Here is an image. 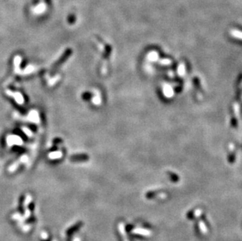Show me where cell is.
Here are the masks:
<instances>
[{"mask_svg":"<svg viewBox=\"0 0 242 241\" xmlns=\"http://www.w3.org/2000/svg\"><path fill=\"white\" fill-rule=\"evenodd\" d=\"M132 232L133 234H138V235L144 236V237H149L151 234V232L150 230H147V229H140V228L134 229Z\"/></svg>","mask_w":242,"mask_h":241,"instance_id":"cell-1","label":"cell"},{"mask_svg":"<svg viewBox=\"0 0 242 241\" xmlns=\"http://www.w3.org/2000/svg\"><path fill=\"white\" fill-rule=\"evenodd\" d=\"M88 155L86 154H75L71 157V161H82V160H88Z\"/></svg>","mask_w":242,"mask_h":241,"instance_id":"cell-2","label":"cell"},{"mask_svg":"<svg viewBox=\"0 0 242 241\" xmlns=\"http://www.w3.org/2000/svg\"><path fill=\"white\" fill-rule=\"evenodd\" d=\"M70 54H71V50H70V49H69V50L66 51V53H64V54H63V57H61L60 59L59 60L57 61V62L55 63V64H54V66L53 67V68H57V67H59V66L61 64V63H63V62H64V61H65L67 59V57H69Z\"/></svg>","mask_w":242,"mask_h":241,"instance_id":"cell-3","label":"cell"},{"mask_svg":"<svg viewBox=\"0 0 242 241\" xmlns=\"http://www.w3.org/2000/svg\"><path fill=\"white\" fill-rule=\"evenodd\" d=\"M118 229H119V232L121 233V236H122V239H123V241H128V237H127V234H126L125 232V225L123 223H120L118 225Z\"/></svg>","mask_w":242,"mask_h":241,"instance_id":"cell-4","label":"cell"},{"mask_svg":"<svg viewBox=\"0 0 242 241\" xmlns=\"http://www.w3.org/2000/svg\"><path fill=\"white\" fill-rule=\"evenodd\" d=\"M199 226H200V229H201V231H202L204 234H206V233H207V228H206L205 224L203 222H200Z\"/></svg>","mask_w":242,"mask_h":241,"instance_id":"cell-5","label":"cell"},{"mask_svg":"<svg viewBox=\"0 0 242 241\" xmlns=\"http://www.w3.org/2000/svg\"><path fill=\"white\" fill-rule=\"evenodd\" d=\"M61 142H62V140H57H57H54V143H61Z\"/></svg>","mask_w":242,"mask_h":241,"instance_id":"cell-6","label":"cell"}]
</instances>
